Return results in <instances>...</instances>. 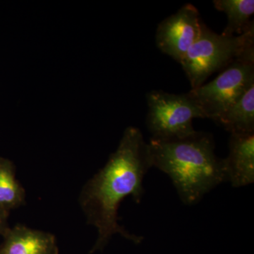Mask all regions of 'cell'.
<instances>
[{
    "label": "cell",
    "mask_w": 254,
    "mask_h": 254,
    "mask_svg": "<svg viewBox=\"0 0 254 254\" xmlns=\"http://www.w3.org/2000/svg\"><path fill=\"white\" fill-rule=\"evenodd\" d=\"M151 168L149 146L141 130L127 127L118 149L82 190L81 208L88 223L98 230V240L92 252L103 250L115 234L135 244L143 240L119 225L118 210L129 195L140 203L144 194L143 179Z\"/></svg>",
    "instance_id": "6da1fadb"
},
{
    "label": "cell",
    "mask_w": 254,
    "mask_h": 254,
    "mask_svg": "<svg viewBox=\"0 0 254 254\" xmlns=\"http://www.w3.org/2000/svg\"><path fill=\"white\" fill-rule=\"evenodd\" d=\"M153 168L170 177L182 203L193 205L227 182L222 159L215 153L212 135L195 131L185 138H151L148 143Z\"/></svg>",
    "instance_id": "7a4b0ae2"
},
{
    "label": "cell",
    "mask_w": 254,
    "mask_h": 254,
    "mask_svg": "<svg viewBox=\"0 0 254 254\" xmlns=\"http://www.w3.org/2000/svg\"><path fill=\"white\" fill-rule=\"evenodd\" d=\"M254 46V24L239 36L218 34L203 25L201 33L180 64L191 89L204 84L217 71L226 68L245 50Z\"/></svg>",
    "instance_id": "3957f363"
},
{
    "label": "cell",
    "mask_w": 254,
    "mask_h": 254,
    "mask_svg": "<svg viewBox=\"0 0 254 254\" xmlns=\"http://www.w3.org/2000/svg\"><path fill=\"white\" fill-rule=\"evenodd\" d=\"M254 80V46L225 68L216 78L189 93L201 110L204 118L216 123Z\"/></svg>",
    "instance_id": "277c9868"
},
{
    "label": "cell",
    "mask_w": 254,
    "mask_h": 254,
    "mask_svg": "<svg viewBox=\"0 0 254 254\" xmlns=\"http://www.w3.org/2000/svg\"><path fill=\"white\" fill-rule=\"evenodd\" d=\"M146 100V125L153 139H178L190 136L196 131L193 120L204 118L189 93L174 94L154 90L147 93Z\"/></svg>",
    "instance_id": "5b68a950"
},
{
    "label": "cell",
    "mask_w": 254,
    "mask_h": 254,
    "mask_svg": "<svg viewBox=\"0 0 254 254\" xmlns=\"http://www.w3.org/2000/svg\"><path fill=\"white\" fill-rule=\"evenodd\" d=\"M203 25L196 7L185 4L159 23L155 33L156 46L180 64L199 38Z\"/></svg>",
    "instance_id": "8992f818"
},
{
    "label": "cell",
    "mask_w": 254,
    "mask_h": 254,
    "mask_svg": "<svg viewBox=\"0 0 254 254\" xmlns=\"http://www.w3.org/2000/svg\"><path fill=\"white\" fill-rule=\"evenodd\" d=\"M227 182L240 188L254 182V133H231L229 154L222 159Z\"/></svg>",
    "instance_id": "52a82bcc"
},
{
    "label": "cell",
    "mask_w": 254,
    "mask_h": 254,
    "mask_svg": "<svg viewBox=\"0 0 254 254\" xmlns=\"http://www.w3.org/2000/svg\"><path fill=\"white\" fill-rule=\"evenodd\" d=\"M0 254H59L54 235L18 225L8 229Z\"/></svg>",
    "instance_id": "ba28073f"
},
{
    "label": "cell",
    "mask_w": 254,
    "mask_h": 254,
    "mask_svg": "<svg viewBox=\"0 0 254 254\" xmlns=\"http://www.w3.org/2000/svg\"><path fill=\"white\" fill-rule=\"evenodd\" d=\"M216 123L230 134L254 133V80Z\"/></svg>",
    "instance_id": "9c48e42d"
},
{
    "label": "cell",
    "mask_w": 254,
    "mask_h": 254,
    "mask_svg": "<svg viewBox=\"0 0 254 254\" xmlns=\"http://www.w3.org/2000/svg\"><path fill=\"white\" fill-rule=\"evenodd\" d=\"M214 6L226 14L227 23L221 34L239 36L254 25L250 18L254 14V0H214Z\"/></svg>",
    "instance_id": "30bf717a"
},
{
    "label": "cell",
    "mask_w": 254,
    "mask_h": 254,
    "mask_svg": "<svg viewBox=\"0 0 254 254\" xmlns=\"http://www.w3.org/2000/svg\"><path fill=\"white\" fill-rule=\"evenodd\" d=\"M25 203V190L15 177L14 165L0 158V210L9 213Z\"/></svg>",
    "instance_id": "8fae6325"
},
{
    "label": "cell",
    "mask_w": 254,
    "mask_h": 254,
    "mask_svg": "<svg viewBox=\"0 0 254 254\" xmlns=\"http://www.w3.org/2000/svg\"><path fill=\"white\" fill-rule=\"evenodd\" d=\"M8 214L9 213L0 210V235H4L9 229L7 225Z\"/></svg>",
    "instance_id": "7c38bea8"
}]
</instances>
